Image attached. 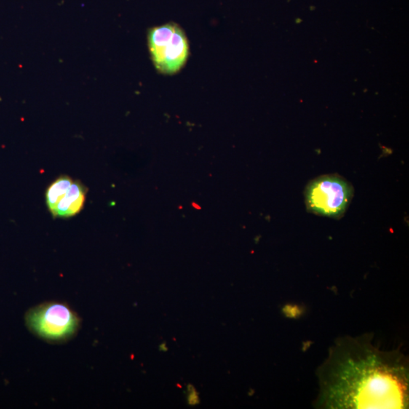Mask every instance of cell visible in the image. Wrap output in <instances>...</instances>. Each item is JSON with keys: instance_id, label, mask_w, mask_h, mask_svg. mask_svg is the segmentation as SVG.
Wrapping results in <instances>:
<instances>
[{"instance_id": "cell-8", "label": "cell", "mask_w": 409, "mask_h": 409, "mask_svg": "<svg viewBox=\"0 0 409 409\" xmlns=\"http://www.w3.org/2000/svg\"><path fill=\"white\" fill-rule=\"evenodd\" d=\"M168 349H169V348H168L167 344H166L165 343H162L159 345V350L161 351H164V352H165V351H168Z\"/></svg>"}, {"instance_id": "cell-2", "label": "cell", "mask_w": 409, "mask_h": 409, "mask_svg": "<svg viewBox=\"0 0 409 409\" xmlns=\"http://www.w3.org/2000/svg\"><path fill=\"white\" fill-rule=\"evenodd\" d=\"M354 195L352 186L341 176H320L310 182L305 191L308 212L327 218H342Z\"/></svg>"}, {"instance_id": "cell-7", "label": "cell", "mask_w": 409, "mask_h": 409, "mask_svg": "<svg viewBox=\"0 0 409 409\" xmlns=\"http://www.w3.org/2000/svg\"><path fill=\"white\" fill-rule=\"evenodd\" d=\"M186 399L187 402L190 406H196L200 403L199 393L197 392L195 386L190 383L187 386Z\"/></svg>"}, {"instance_id": "cell-1", "label": "cell", "mask_w": 409, "mask_h": 409, "mask_svg": "<svg viewBox=\"0 0 409 409\" xmlns=\"http://www.w3.org/2000/svg\"><path fill=\"white\" fill-rule=\"evenodd\" d=\"M372 333L337 339L316 370L320 409L408 408V359L380 350Z\"/></svg>"}, {"instance_id": "cell-6", "label": "cell", "mask_w": 409, "mask_h": 409, "mask_svg": "<svg viewBox=\"0 0 409 409\" xmlns=\"http://www.w3.org/2000/svg\"><path fill=\"white\" fill-rule=\"evenodd\" d=\"M73 180L67 175H62L48 188L46 192V202L51 214L53 213L60 201L63 199Z\"/></svg>"}, {"instance_id": "cell-3", "label": "cell", "mask_w": 409, "mask_h": 409, "mask_svg": "<svg viewBox=\"0 0 409 409\" xmlns=\"http://www.w3.org/2000/svg\"><path fill=\"white\" fill-rule=\"evenodd\" d=\"M148 48L153 64L159 72L174 75L182 69L189 57V43L177 24L155 27L148 31Z\"/></svg>"}, {"instance_id": "cell-5", "label": "cell", "mask_w": 409, "mask_h": 409, "mask_svg": "<svg viewBox=\"0 0 409 409\" xmlns=\"http://www.w3.org/2000/svg\"><path fill=\"white\" fill-rule=\"evenodd\" d=\"M87 191L81 182L73 180L66 194L52 214V217L66 218L78 215L84 208Z\"/></svg>"}, {"instance_id": "cell-4", "label": "cell", "mask_w": 409, "mask_h": 409, "mask_svg": "<svg viewBox=\"0 0 409 409\" xmlns=\"http://www.w3.org/2000/svg\"><path fill=\"white\" fill-rule=\"evenodd\" d=\"M25 319L30 331L47 341L69 340L79 328L78 316L63 303H46L34 307Z\"/></svg>"}]
</instances>
